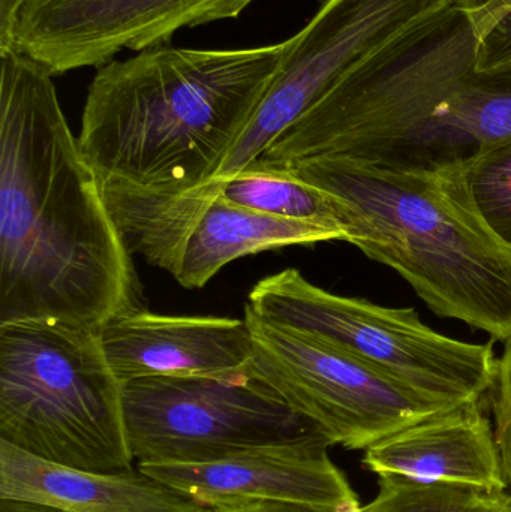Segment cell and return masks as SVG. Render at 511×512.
<instances>
[{"instance_id": "cell-1", "label": "cell", "mask_w": 511, "mask_h": 512, "mask_svg": "<svg viewBox=\"0 0 511 512\" xmlns=\"http://www.w3.org/2000/svg\"><path fill=\"white\" fill-rule=\"evenodd\" d=\"M143 288L45 66L0 54V325L99 330Z\"/></svg>"}, {"instance_id": "cell-11", "label": "cell", "mask_w": 511, "mask_h": 512, "mask_svg": "<svg viewBox=\"0 0 511 512\" xmlns=\"http://www.w3.org/2000/svg\"><path fill=\"white\" fill-rule=\"evenodd\" d=\"M120 384L155 376H225L246 372L254 355L246 319L159 315L138 309L98 330Z\"/></svg>"}, {"instance_id": "cell-3", "label": "cell", "mask_w": 511, "mask_h": 512, "mask_svg": "<svg viewBox=\"0 0 511 512\" xmlns=\"http://www.w3.org/2000/svg\"><path fill=\"white\" fill-rule=\"evenodd\" d=\"M287 170L332 195L345 242L404 277L435 315L509 339L511 249L474 212L458 168L390 171L324 158Z\"/></svg>"}, {"instance_id": "cell-19", "label": "cell", "mask_w": 511, "mask_h": 512, "mask_svg": "<svg viewBox=\"0 0 511 512\" xmlns=\"http://www.w3.org/2000/svg\"><path fill=\"white\" fill-rule=\"evenodd\" d=\"M491 396L495 441L500 450L511 496V336L504 342L503 354L498 357L497 376Z\"/></svg>"}, {"instance_id": "cell-10", "label": "cell", "mask_w": 511, "mask_h": 512, "mask_svg": "<svg viewBox=\"0 0 511 512\" xmlns=\"http://www.w3.org/2000/svg\"><path fill=\"white\" fill-rule=\"evenodd\" d=\"M326 438L246 448L203 462L143 463L140 471L204 507L275 502L315 512H359V496L332 462Z\"/></svg>"}, {"instance_id": "cell-15", "label": "cell", "mask_w": 511, "mask_h": 512, "mask_svg": "<svg viewBox=\"0 0 511 512\" xmlns=\"http://www.w3.org/2000/svg\"><path fill=\"white\" fill-rule=\"evenodd\" d=\"M219 182L222 197L237 206L288 221L336 228L345 233L338 201L294 176L290 170L248 167Z\"/></svg>"}, {"instance_id": "cell-2", "label": "cell", "mask_w": 511, "mask_h": 512, "mask_svg": "<svg viewBox=\"0 0 511 512\" xmlns=\"http://www.w3.org/2000/svg\"><path fill=\"white\" fill-rule=\"evenodd\" d=\"M284 42L149 48L98 69L78 146L102 186L183 191L215 176L281 63Z\"/></svg>"}, {"instance_id": "cell-4", "label": "cell", "mask_w": 511, "mask_h": 512, "mask_svg": "<svg viewBox=\"0 0 511 512\" xmlns=\"http://www.w3.org/2000/svg\"><path fill=\"white\" fill-rule=\"evenodd\" d=\"M0 441L75 471L134 469L123 385L98 330L60 322L0 325Z\"/></svg>"}, {"instance_id": "cell-7", "label": "cell", "mask_w": 511, "mask_h": 512, "mask_svg": "<svg viewBox=\"0 0 511 512\" xmlns=\"http://www.w3.org/2000/svg\"><path fill=\"white\" fill-rule=\"evenodd\" d=\"M111 218L132 255L168 271L183 288L206 286L225 265L290 246L345 242L336 228L288 221L237 206L207 180L183 191L102 186Z\"/></svg>"}, {"instance_id": "cell-14", "label": "cell", "mask_w": 511, "mask_h": 512, "mask_svg": "<svg viewBox=\"0 0 511 512\" xmlns=\"http://www.w3.org/2000/svg\"><path fill=\"white\" fill-rule=\"evenodd\" d=\"M0 499L41 502L71 512H215L138 468L120 474L75 471L3 441Z\"/></svg>"}, {"instance_id": "cell-5", "label": "cell", "mask_w": 511, "mask_h": 512, "mask_svg": "<svg viewBox=\"0 0 511 512\" xmlns=\"http://www.w3.org/2000/svg\"><path fill=\"white\" fill-rule=\"evenodd\" d=\"M245 307L447 405L485 400L494 388V340L471 343L444 336L423 324L413 307L344 297L314 285L296 268L261 279Z\"/></svg>"}, {"instance_id": "cell-22", "label": "cell", "mask_w": 511, "mask_h": 512, "mask_svg": "<svg viewBox=\"0 0 511 512\" xmlns=\"http://www.w3.org/2000/svg\"><path fill=\"white\" fill-rule=\"evenodd\" d=\"M0 512H71L54 505L41 502L21 501V499H0Z\"/></svg>"}, {"instance_id": "cell-18", "label": "cell", "mask_w": 511, "mask_h": 512, "mask_svg": "<svg viewBox=\"0 0 511 512\" xmlns=\"http://www.w3.org/2000/svg\"><path fill=\"white\" fill-rule=\"evenodd\" d=\"M470 24L474 69H511V0H455Z\"/></svg>"}, {"instance_id": "cell-12", "label": "cell", "mask_w": 511, "mask_h": 512, "mask_svg": "<svg viewBox=\"0 0 511 512\" xmlns=\"http://www.w3.org/2000/svg\"><path fill=\"white\" fill-rule=\"evenodd\" d=\"M483 403H461L386 436L366 448L363 466L377 477L509 492L494 423Z\"/></svg>"}, {"instance_id": "cell-21", "label": "cell", "mask_w": 511, "mask_h": 512, "mask_svg": "<svg viewBox=\"0 0 511 512\" xmlns=\"http://www.w3.org/2000/svg\"><path fill=\"white\" fill-rule=\"evenodd\" d=\"M215 512H315L294 505L275 504V502H255V504L231 505V507H218Z\"/></svg>"}, {"instance_id": "cell-9", "label": "cell", "mask_w": 511, "mask_h": 512, "mask_svg": "<svg viewBox=\"0 0 511 512\" xmlns=\"http://www.w3.org/2000/svg\"><path fill=\"white\" fill-rule=\"evenodd\" d=\"M255 0H23L11 50L53 77L102 68L125 50L165 47L179 30L239 17Z\"/></svg>"}, {"instance_id": "cell-13", "label": "cell", "mask_w": 511, "mask_h": 512, "mask_svg": "<svg viewBox=\"0 0 511 512\" xmlns=\"http://www.w3.org/2000/svg\"><path fill=\"white\" fill-rule=\"evenodd\" d=\"M511 141V69H470L395 147L402 170L464 167L489 147Z\"/></svg>"}, {"instance_id": "cell-8", "label": "cell", "mask_w": 511, "mask_h": 512, "mask_svg": "<svg viewBox=\"0 0 511 512\" xmlns=\"http://www.w3.org/2000/svg\"><path fill=\"white\" fill-rule=\"evenodd\" d=\"M245 319L254 343L249 375L314 421L333 445L365 451L404 427L453 408L350 355L276 327L248 307Z\"/></svg>"}, {"instance_id": "cell-20", "label": "cell", "mask_w": 511, "mask_h": 512, "mask_svg": "<svg viewBox=\"0 0 511 512\" xmlns=\"http://www.w3.org/2000/svg\"><path fill=\"white\" fill-rule=\"evenodd\" d=\"M21 5L23 0H0V53L12 48V36Z\"/></svg>"}, {"instance_id": "cell-6", "label": "cell", "mask_w": 511, "mask_h": 512, "mask_svg": "<svg viewBox=\"0 0 511 512\" xmlns=\"http://www.w3.org/2000/svg\"><path fill=\"white\" fill-rule=\"evenodd\" d=\"M123 417L137 465L203 462L246 448L329 439L248 370L126 382Z\"/></svg>"}, {"instance_id": "cell-17", "label": "cell", "mask_w": 511, "mask_h": 512, "mask_svg": "<svg viewBox=\"0 0 511 512\" xmlns=\"http://www.w3.org/2000/svg\"><path fill=\"white\" fill-rule=\"evenodd\" d=\"M458 173L474 212L511 249V141L489 147Z\"/></svg>"}, {"instance_id": "cell-16", "label": "cell", "mask_w": 511, "mask_h": 512, "mask_svg": "<svg viewBox=\"0 0 511 512\" xmlns=\"http://www.w3.org/2000/svg\"><path fill=\"white\" fill-rule=\"evenodd\" d=\"M359 512H511V496L509 492L384 475L378 477L377 496Z\"/></svg>"}]
</instances>
